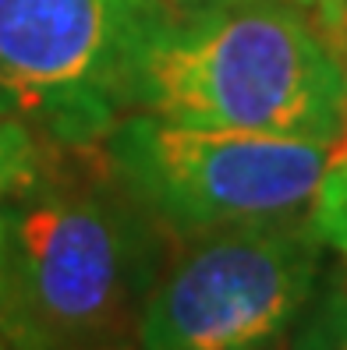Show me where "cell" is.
<instances>
[{
    "instance_id": "1",
    "label": "cell",
    "mask_w": 347,
    "mask_h": 350,
    "mask_svg": "<svg viewBox=\"0 0 347 350\" xmlns=\"http://www.w3.org/2000/svg\"><path fill=\"white\" fill-rule=\"evenodd\" d=\"M14 350H135L167 262V234L103 152L60 149L29 191L0 202Z\"/></svg>"
},
{
    "instance_id": "4",
    "label": "cell",
    "mask_w": 347,
    "mask_h": 350,
    "mask_svg": "<svg viewBox=\"0 0 347 350\" xmlns=\"http://www.w3.org/2000/svg\"><path fill=\"white\" fill-rule=\"evenodd\" d=\"M167 18V0H0V113L47 146L96 149Z\"/></svg>"
},
{
    "instance_id": "7",
    "label": "cell",
    "mask_w": 347,
    "mask_h": 350,
    "mask_svg": "<svg viewBox=\"0 0 347 350\" xmlns=\"http://www.w3.org/2000/svg\"><path fill=\"white\" fill-rule=\"evenodd\" d=\"M57 146H47L25 124L0 113V202L29 191L53 167Z\"/></svg>"
},
{
    "instance_id": "13",
    "label": "cell",
    "mask_w": 347,
    "mask_h": 350,
    "mask_svg": "<svg viewBox=\"0 0 347 350\" xmlns=\"http://www.w3.org/2000/svg\"><path fill=\"white\" fill-rule=\"evenodd\" d=\"M270 350H287V347H280V343H277V347H270Z\"/></svg>"
},
{
    "instance_id": "8",
    "label": "cell",
    "mask_w": 347,
    "mask_h": 350,
    "mask_svg": "<svg viewBox=\"0 0 347 350\" xmlns=\"http://www.w3.org/2000/svg\"><path fill=\"white\" fill-rule=\"evenodd\" d=\"M291 333L294 340L287 350H347V273L333 276L326 286L319 283Z\"/></svg>"
},
{
    "instance_id": "9",
    "label": "cell",
    "mask_w": 347,
    "mask_h": 350,
    "mask_svg": "<svg viewBox=\"0 0 347 350\" xmlns=\"http://www.w3.org/2000/svg\"><path fill=\"white\" fill-rule=\"evenodd\" d=\"M312 18L322 29V36L330 39V46L337 50L340 64L347 68V0H316Z\"/></svg>"
},
{
    "instance_id": "10",
    "label": "cell",
    "mask_w": 347,
    "mask_h": 350,
    "mask_svg": "<svg viewBox=\"0 0 347 350\" xmlns=\"http://www.w3.org/2000/svg\"><path fill=\"white\" fill-rule=\"evenodd\" d=\"M0 333L11 340V294H8V265H4V230H0Z\"/></svg>"
},
{
    "instance_id": "5",
    "label": "cell",
    "mask_w": 347,
    "mask_h": 350,
    "mask_svg": "<svg viewBox=\"0 0 347 350\" xmlns=\"http://www.w3.org/2000/svg\"><path fill=\"white\" fill-rule=\"evenodd\" d=\"M309 219L195 234L167 255L142 304L135 350H270L322 276Z\"/></svg>"
},
{
    "instance_id": "3",
    "label": "cell",
    "mask_w": 347,
    "mask_h": 350,
    "mask_svg": "<svg viewBox=\"0 0 347 350\" xmlns=\"http://www.w3.org/2000/svg\"><path fill=\"white\" fill-rule=\"evenodd\" d=\"M120 180L167 237L309 219L330 142L167 124L125 113L99 142Z\"/></svg>"
},
{
    "instance_id": "12",
    "label": "cell",
    "mask_w": 347,
    "mask_h": 350,
    "mask_svg": "<svg viewBox=\"0 0 347 350\" xmlns=\"http://www.w3.org/2000/svg\"><path fill=\"white\" fill-rule=\"evenodd\" d=\"M0 350H14V347H11V340H8L4 333H0Z\"/></svg>"
},
{
    "instance_id": "11",
    "label": "cell",
    "mask_w": 347,
    "mask_h": 350,
    "mask_svg": "<svg viewBox=\"0 0 347 350\" xmlns=\"http://www.w3.org/2000/svg\"><path fill=\"white\" fill-rule=\"evenodd\" d=\"M170 11H195V8H216V4H244V0H167ZM287 4H301V8H309L316 0H287Z\"/></svg>"
},
{
    "instance_id": "2",
    "label": "cell",
    "mask_w": 347,
    "mask_h": 350,
    "mask_svg": "<svg viewBox=\"0 0 347 350\" xmlns=\"http://www.w3.org/2000/svg\"><path fill=\"white\" fill-rule=\"evenodd\" d=\"M128 113L333 146L347 128V68L301 4L170 11L135 68Z\"/></svg>"
},
{
    "instance_id": "6",
    "label": "cell",
    "mask_w": 347,
    "mask_h": 350,
    "mask_svg": "<svg viewBox=\"0 0 347 350\" xmlns=\"http://www.w3.org/2000/svg\"><path fill=\"white\" fill-rule=\"evenodd\" d=\"M309 226L322 241V248L337 252L347 262V128L330 146V156H326Z\"/></svg>"
}]
</instances>
